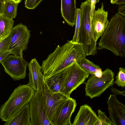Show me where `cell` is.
I'll list each match as a JSON object with an SVG mask.
<instances>
[{
	"label": "cell",
	"instance_id": "obj_32",
	"mask_svg": "<svg viewBox=\"0 0 125 125\" xmlns=\"http://www.w3.org/2000/svg\"><path fill=\"white\" fill-rule=\"evenodd\" d=\"M11 1H12L15 2L19 3H20L21 1V0H10Z\"/></svg>",
	"mask_w": 125,
	"mask_h": 125
},
{
	"label": "cell",
	"instance_id": "obj_34",
	"mask_svg": "<svg viewBox=\"0 0 125 125\" xmlns=\"http://www.w3.org/2000/svg\"><path fill=\"white\" fill-rule=\"evenodd\" d=\"M89 0L91 2V0Z\"/></svg>",
	"mask_w": 125,
	"mask_h": 125
},
{
	"label": "cell",
	"instance_id": "obj_4",
	"mask_svg": "<svg viewBox=\"0 0 125 125\" xmlns=\"http://www.w3.org/2000/svg\"><path fill=\"white\" fill-rule=\"evenodd\" d=\"M81 10L78 43L83 45L86 56L94 55L97 52V41L91 27V2L88 0L82 2Z\"/></svg>",
	"mask_w": 125,
	"mask_h": 125
},
{
	"label": "cell",
	"instance_id": "obj_9",
	"mask_svg": "<svg viewBox=\"0 0 125 125\" xmlns=\"http://www.w3.org/2000/svg\"><path fill=\"white\" fill-rule=\"evenodd\" d=\"M89 75L76 62L68 66L65 85V95L70 97L71 93L83 83Z\"/></svg>",
	"mask_w": 125,
	"mask_h": 125
},
{
	"label": "cell",
	"instance_id": "obj_13",
	"mask_svg": "<svg viewBox=\"0 0 125 125\" xmlns=\"http://www.w3.org/2000/svg\"><path fill=\"white\" fill-rule=\"evenodd\" d=\"M108 12L104 9L102 3L101 7L94 11L91 20L92 29L96 41L101 37L106 29L109 21L108 19Z\"/></svg>",
	"mask_w": 125,
	"mask_h": 125
},
{
	"label": "cell",
	"instance_id": "obj_31",
	"mask_svg": "<svg viewBox=\"0 0 125 125\" xmlns=\"http://www.w3.org/2000/svg\"><path fill=\"white\" fill-rule=\"evenodd\" d=\"M5 0H0V15H3V10Z\"/></svg>",
	"mask_w": 125,
	"mask_h": 125
},
{
	"label": "cell",
	"instance_id": "obj_6",
	"mask_svg": "<svg viewBox=\"0 0 125 125\" xmlns=\"http://www.w3.org/2000/svg\"><path fill=\"white\" fill-rule=\"evenodd\" d=\"M30 32L27 27L21 23L13 28L10 35V42L8 49L11 54L23 57V52L27 48Z\"/></svg>",
	"mask_w": 125,
	"mask_h": 125
},
{
	"label": "cell",
	"instance_id": "obj_3",
	"mask_svg": "<svg viewBox=\"0 0 125 125\" xmlns=\"http://www.w3.org/2000/svg\"><path fill=\"white\" fill-rule=\"evenodd\" d=\"M35 91L28 84L19 85L12 93L0 109V118L8 121L16 115L29 104Z\"/></svg>",
	"mask_w": 125,
	"mask_h": 125
},
{
	"label": "cell",
	"instance_id": "obj_8",
	"mask_svg": "<svg viewBox=\"0 0 125 125\" xmlns=\"http://www.w3.org/2000/svg\"><path fill=\"white\" fill-rule=\"evenodd\" d=\"M6 73L14 81L24 79L29 63L23 57L10 55L0 63Z\"/></svg>",
	"mask_w": 125,
	"mask_h": 125
},
{
	"label": "cell",
	"instance_id": "obj_20",
	"mask_svg": "<svg viewBox=\"0 0 125 125\" xmlns=\"http://www.w3.org/2000/svg\"><path fill=\"white\" fill-rule=\"evenodd\" d=\"M78 64L83 69L89 74L95 75L98 77L102 76V71L99 66L85 58L82 59Z\"/></svg>",
	"mask_w": 125,
	"mask_h": 125
},
{
	"label": "cell",
	"instance_id": "obj_30",
	"mask_svg": "<svg viewBox=\"0 0 125 125\" xmlns=\"http://www.w3.org/2000/svg\"><path fill=\"white\" fill-rule=\"evenodd\" d=\"M118 13L125 17V4L119 6Z\"/></svg>",
	"mask_w": 125,
	"mask_h": 125
},
{
	"label": "cell",
	"instance_id": "obj_22",
	"mask_svg": "<svg viewBox=\"0 0 125 125\" xmlns=\"http://www.w3.org/2000/svg\"><path fill=\"white\" fill-rule=\"evenodd\" d=\"M115 83L118 86L123 88L125 87V69L122 67L119 68Z\"/></svg>",
	"mask_w": 125,
	"mask_h": 125
},
{
	"label": "cell",
	"instance_id": "obj_29",
	"mask_svg": "<svg viewBox=\"0 0 125 125\" xmlns=\"http://www.w3.org/2000/svg\"><path fill=\"white\" fill-rule=\"evenodd\" d=\"M99 0H91V19L94 13L96 4L99 2Z\"/></svg>",
	"mask_w": 125,
	"mask_h": 125
},
{
	"label": "cell",
	"instance_id": "obj_11",
	"mask_svg": "<svg viewBox=\"0 0 125 125\" xmlns=\"http://www.w3.org/2000/svg\"><path fill=\"white\" fill-rule=\"evenodd\" d=\"M76 100L70 97L57 108L51 122L52 125H71V118L77 105Z\"/></svg>",
	"mask_w": 125,
	"mask_h": 125
},
{
	"label": "cell",
	"instance_id": "obj_23",
	"mask_svg": "<svg viewBox=\"0 0 125 125\" xmlns=\"http://www.w3.org/2000/svg\"><path fill=\"white\" fill-rule=\"evenodd\" d=\"M80 8H77L75 30L73 38L71 40L72 42H74L78 43V33L80 26Z\"/></svg>",
	"mask_w": 125,
	"mask_h": 125
},
{
	"label": "cell",
	"instance_id": "obj_2",
	"mask_svg": "<svg viewBox=\"0 0 125 125\" xmlns=\"http://www.w3.org/2000/svg\"><path fill=\"white\" fill-rule=\"evenodd\" d=\"M98 44L99 50L106 49L115 56L125 57V17L118 12L113 16Z\"/></svg>",
	"mask_w": 125,
	"mask_h": 125
},
{
	"label": "cell",
	"instance_id": "obj_33",
	"mask_svg": "<svg viewBox=\"0 0 125 125\" xmlns=\"http://www.w3.org/2000/svg\"><path fill=\"white\" fill-rule=\"evenodd\" d=\"M118 0H110L111 3L113 4H115Z\"/></svg>",
	"mask_w": 125,
	"mask_h": 125
},
{
	"label": "cell",
	"instance_id": "obj_5",
	"mask_svg": "<svg viewBox=\"0 0 125 125\" xmlns=\"http://www.w3.org/2000/svg\"><path fill=\"white\" fill-rule=\"evenodd\" d=\"M114 73L108 68L102 71L100 77L91 75L85 83V95L91 99L100 96L107 89L114 85Z\"/></svg>",
	"mask_w": 125,
	"mask_h": 125
},
{
	"label": "cell",
	"instance_id": "obj_12",
	"mask_svg": "<svg viewBox=\"0 0 125 125\" xmlns=\"http://www.w3.org/2000/svg\"><path fill=\"white\" fill-rule=\"evenodd\" d=\"M107 103L112 125H125V104L119 101L114 94L110 95Z\"/></svg>",
	"mask_w": 125,
	"mask_h": 125
},
{
	"label": "cell",
	"instance_id": "obj_28",
	"mask_svg": "<svg viewBox=\"0 0 125 125\" xmlns=\"http://www.w3.org/2000/svg\"><path fill=\"white\" fill-rule=\"evenodd\" d=\"M11 54V53L8 50L0 53V63L6 59Z\"/></svg>",
	"mask_w": 125,
	"mask_h": 125
},
{
	"label": "cell",
	"instance_id": "obj_27",
	"mask_svg": "<svg viewBox=\"0 0 125 125\" xmlns=\"http://www.w3.org/2000/svg\"><path fill=\"white\" fill-rule=\"evenodd\" d=\"M110 90L114 94L116 95H121L125 97V91H121L117 88L112 87L111 88Z\"/></svg>",
	"mask_w": 125,
	"mask_h": 125
},
{
	"label": "cell",
	"instance_id": "obj_21",
	"mask_svg": "<svg viewBox=\"0 0 125 125\" xmlns=\"http://www.w3.org/2000/svg\"><path fill=\"white\" fill-rule=\"evenodd\" d=\"M18 3L10 0H5L3 15L10 18H15L17 14Z\"/></svg>",
	"mask_w": 125,
	"mask_h": 125
},
{
	"label": "cell",
	"instance_id": "obj_10",
	"mask_svg": "<svg viewBox=\"0 0 125 125\" xmlns=\"http://www.w3.org/2000/svg\"><path fill=\"white\" fill-rule=\"evenodd\" d=\"M41 90L46 114L51 123L58 107L70 97L61 93L52 92L48 88L44 81Z\"/></svg>",
	"mask_w": 125,
	"mask_h": 125
},
{
	"label": "cell",
	"instance_id": "obj_1",
	"mask_svg": "<svg viewBox=\"0 0 125 125\" xmlns=\"http://www.w3.org/2000/svg\"><path fill=\"white\" fill-rule=\"evenodd\" d=\"M86 56L81 43L71 40L62 46L58 45L54 51L42 61V71L44 79L55 74L75 62L79 63Z\"/></svg>",
	"mask_w": 125,
	"mask_h": 125
},
{
	"label": "cell",
	"instance_id": "obj_14",
	"mask_svg": "<svg viewBox=\"0 0 125 125\" xmlns=\"http://www.w3.org/2000/svg\"><path fill=\"white\" fill-rule=\"evenodd\" d=\"M29 82L28 84L35 91L41 89L44 82L42 67L35 58L32 59L28 65Z\"/></svg>",
	"mask_w": 125,
	"mask_h": 125
},
{
	"label": "cell",
	"instance_id": "obj_7",
	"mask_svg": "<svg viewBox=\"0 0 125 125\" xmlns=\"http://www.w3.org/2000/svg\"><path fill=\"white\" fill-rule=\"evenodd\" d=\"M29 104L31 125H52L46 114L41 89L35 91Z\"/></svg>",
	"mask_w": 125,
	"mask_h": 125
},
{
	"label": "cell",
	"instance_id": "obj_18",
	"mask_svg": "<svg viewBox=\"0 0 125 125\" xmlns=\"http://www.w3.org/2000/svg\"><path fill=\"white\" fill-rule=\"evenodd\" d=\"M31 114L29 103L15 116L5 122L4 125H31Z\"/></svg>",
	"mask_w": 125,
	"mask_h": 125
},
{
	"label": "cell",
	"instance_id": "obj_17",
	"mask_svg": "<svg viewBox=\"0 0 125 125\" xmlns=\"http://www.w3.org/2000/svg\"><path fill=\"white\" fill-rule=\"evenodd\" d=\"M77 9L76 0H61V16L65 21L72 27L76 24Z\"/></svg>",
	"mask_w": 125,
	"mask_h": 125
},
{
	"label": "cell",
	"instance_id": "obj_26",
	"mask_svg": "<svg viewBox=\"0 0 125 125\" xmlns=\"http://www.w3.org/2000/svg\"><path fill=\"white\" fill-rule=\"evenodd\" d=\"M10 42V36L0 42V53L8 50Z\"/></svg>",
	"mask_w": 125,
	"mask_h": 125
},
{
	"label": "cell",
	"instance_id": "obj_25",
	"mask_svg": "<svg viewBox=\"0 0 125 125\" xmlns=\"http://www.w3.org/2000/svg\"><path fill=\"white\" fill-rule=\"evenodd\" d=\"M43 0H24L25 7L27 8L33 9L37 7Z\"/></svg>",
	"mask_w": 125,
	"mask_h": 125
},
{
	"label": "cell",
	"instance_id": "obj_24",
	"mask_svg": "<svg viewBox=\"0 0 125 125\" xmlns=\"http://www.w3.org/2000/svg\"><path fill=\"white\" fill-rule=\"evenodd\" d=\"M98 113L99 125H112L110 119L106 116L104 112L99 109Z\"/></svg>",
	"mask_w": 125,
	"mask_h": 125
},
{
	"label": "cell",
	"instance_id": "obj_16",
	"mask_svg": "<svg viewBox=\"0 0 125 125\" xmlns=\"http://www.w3.org/2000/svg\"><path fill=\"white\" fill-rule=\"evenodd\" d=\"M68 70V67L55 74L44 79L47 86L52 92L65 95V85Z\"/></svg>",
	"mask_w": 125,
	"mask_h": 125
},
{
	"label": "cell",
	"instance_id": "obj_19",
	"mask_svg": "<svg viewBox=\"0 0 125 125\" xmlns=\"http://www.w3.org/2000/svg\"><path fill=\"white\" fill-rule=\"evenodd\" d=\"M14 22L13 19L0 15V42L9 36Z\"/></svg>",
	"mask_w": 125,
	"mask_h": 125
},
{
	"label": "cell",
	"instance_id": "obj_15",
	"mask_svg": "<svg viewBox=\"0 0 125 125\" xmlns=\"http://www.w3.org/2000/svg\"><path fill=\"white\" fill-rule=\"evenodd\" d=\"M72 125H99V119L91 107L85 104L80 107Z\"/></svg>",
	"mask_w": 125,
	"mask_h": 125
}]
</instances>
